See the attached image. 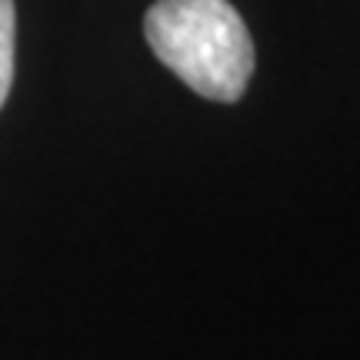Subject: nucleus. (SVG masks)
Returning <instances> with one entry per match:
<instances>
[{
    "mask_svg": "<svg viewBox=\"0 0 360 360\" xmlns=\"http://www.w3.org/2000/svg\"><path fill=\"white\" fill-rule=\"evenodd\" d=\"M143 34L160 64L193 94L233 103L254 74V40L227 0H157Z\"/></svg>",
    "mask_w": 360,
    "mask_h": 360,
    "instance_id": "1",
    "label": "nucleus"
},
{
    "mask_svg": "<svg viewBox=\"0 0 360 360\" xmlns=\"http://www.w3.org/2000/svg\"><path fill=\"white\" fill-rule=\"evenodd\" d=\"M13 27H17L13 0H0V107L13 84Z\"/></svg>",
    "mask_w": 360,
    "mask_h": 360,
    "instance_id": "2",
    "label": "nucleus"
}]
</instances>
